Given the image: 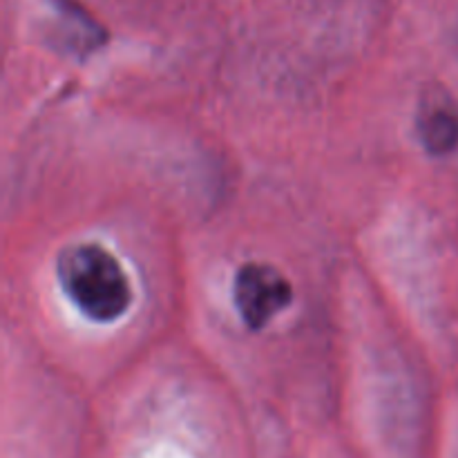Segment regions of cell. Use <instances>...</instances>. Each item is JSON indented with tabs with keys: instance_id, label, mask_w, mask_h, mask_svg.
Segmentation results:
<instances>
[{
	"instance_id": "obj_1",
	"label": "cell",
	"mask_w": 458,
	"mask_h": 458,
	"mask_svg": "<svg viewBox=\"0 0 458 458\" xmlns=\"http://www.w3.org/2000/svg\"><path fill=\"white\" fill-rule=\"evenodd\" d=\"M61 289L85 318L119 320L132 302V289L119 259L98 244H74L56 258Z\"/></svg>"
},
{
	"instance_id": "obj_2",
	"label": "cell",
	"mask_w": 458,
	"mask_h": 458,
	"mask_svg": "<svg viewBox=\"0 0 458 458\" xmlns=\"http://www.w3.org/2000/svg\"><path fill=\"white\" fill-rule=\"evenodd\" d=\"M293 300V286L284 273L264 262H249L237 268L233 282V302L244 325L262 331Z\"/></svg>"
},
{
	"instance_id": "obj_3",
	"label": "cell",
	"mask_w": 458,
	"mask_h": 458,
	"mask_svg": "<svg viewBox=\"0 0 458 458\" xmlns=\"http://www.w3.org/2000/svg\"><path fill=\"white\" fill-rule=\"evenodd\" d=\"M416 132L425 150L434 157H445L458 148V110L450 97L428 92L416 112Z\"/></svg>"
}]
</instances>
